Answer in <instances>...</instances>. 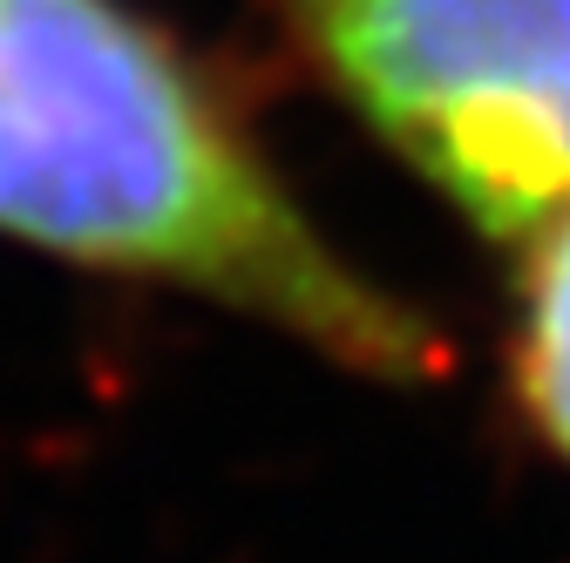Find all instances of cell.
Returning a JSON list of instances; mask_svg holds the SVG:
<instances>
[{"instance_id": "1", "label": "cell", "mask_w": 570, "mask_h": 563, "mask_svg": "<svg viewBox=\"0 0 570 563\" xmlns=\"http://www.w3.org/2000/svg\"><path fill=\"white\" fill-rule=\"evenodd\" d=\"M0 238L381 387L449 374L442 326L313 218L210 61L136 0H0Z\"/></svg>"}, {"instance_id": "2", "label": "cell", "mask_w": 570, "mask_h": 563, "mask_svg": "<svg viewBox=\"0 0 570 563\" xmlns=\"http://www.w3.org/2000/svg\"><path fill=\"white\" fill-rule=\"evenodd\" d=\"M306 76L517 251L570 210V0H258Z\"/></svg>"}, {"instance_id": "3", "label": "cell", "mask_w": 570, "mask_h": 563, "mask_svg": "<svg viewBox=\"0 0 570 563\" xmlns=\"http://www.w3.org/2000/svg\"><path fill=\"white\" fill-rule=\"evenodd\" d=\"M503 354L517 414L557 462H570V210L517 245Z\"/></svg>"}]
</instances>
